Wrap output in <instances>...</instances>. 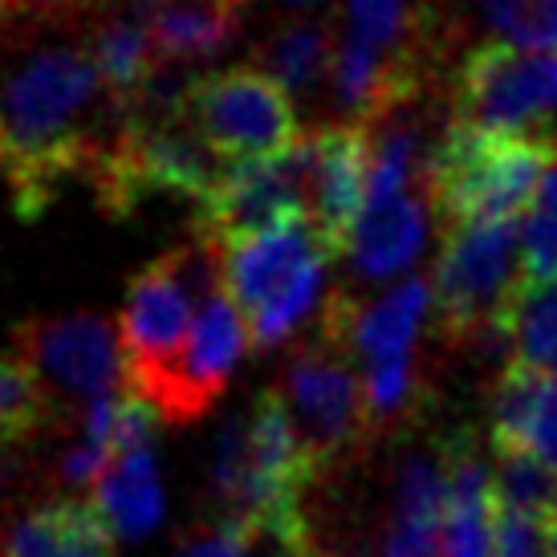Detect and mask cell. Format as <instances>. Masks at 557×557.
Instances as JSON below:
<instances>
[{
	"mask_svg": "<svg viewBox=\"0 0 557 557\" xmlns=\"http://www.w3.org/2000/svg\"><path fill=\"white\" fill-rule=\"evenodd\" d=\"M512 46L557 53V0H529L525 16L512 33Z\"/></svg>",
	"mask_w": 557,
	"mask_h": 557,
	"instance_id": "32",
	"label": "cell"
},
{
	"mask_svg": "<svg viewBox=\"0 0 557 557\" xmlns=\"http://www.w3.org/2000/svg\"><path fill=\"white\" fill-rule=\"evenodd\" d=\"M285 403L294 411L313 472L346 465L374 440L367 374L355 371L342 346L330 338L301 346L285 367Z\"/></svg>",
	"mask_w": 557,
	"mask_h": 557,
	"instance_id": "10",
	"label": "cell"
},
{
	"mask_svg": "<svg viewBox=\"0 0 557 557\" xmlns=\"http://www.w3.org/2000/svg\"><path fill=\"white\" fill-rule=\"evenodd\" d=\"M289 4H310V0H289Z\"/></svg>",
	"mask_w": 557,
	"mask_h": 557,
	"instance_id": "34",
	"label": "cell"
},
{
	"mask_svg": "<svg viewBox=\"0 0 557 557\" xmlns=\"http://www.w3.org/2000/svg\"><path fill=\"white\" fill-rule=\"evenodd\" d=\"M517 220L472 224L444 233L432 277L435 334L448 346H472L484 334L505 338L509 313L525 289Z\"/></svg>",
	"mask_w": 557,
	"mask_h": 557,
	"instance_id": "7",
	"label": "cell"
},
{
	"mask_svg": "<svg viewBox=\"0 0 557 557\" xmlns=\"http://www.w3.org/2000/svg\"><path fill=\"white\" fill-rule=\"evenodd\" d=\"M143 21L151 29L156 53L163 65L203 62L236 37L240 25V4L228 0H196V4H175V0H139Z\"/></svg>",
	"mask_w": 557,
	"mask_h": 557,
	"instance_id": "20",
	"label": "cell"
},
{
	"mask_svg": "<svg viewBox=\"0 0 557 557\" xmlns=\"http://www.w3.org/2000/svg\"><path fill=\"white\" fill-rule=\"evenodd\" d=\"M423 236H428V212H423L416 187L395 191V196H371L355 236H350L358 277L387 281L403 273L419 257Z\"/></svg>",
	"mask_w": 557,
	"mask_h": 557,
	"instance_id": "18",
	"label": "cell"
},
{
	"mask_svg": "<svg viewBox=\"0 0 557 557\" xmlns=\"http://www.w3.org/2000/svg\"><path fill=\"white\" fill-rule=\"evenodd\" d=\"M58 403L49 399L46 379L21 355H0V456L29 448L49 428H58Z\"/></svg>",
	"mask_w": 557,
	"mask_h": 557,
	"instance_id": "23",
	"label": "cell"
},
{
	"mask_svg": "<svg viewBox=\"0 0 557 557\" xmlns=\"http://www.w3.org/2000/svg\"><path fill=\"white\" fill-rule=\"evenodd\" d=\"M557 114V53L484 41L451 74V123L533 135Z\"/></svg>",
	"mask_w": 557,
	"mask_h": 557,
	"instance_id": "9",
	"label": "cell"
},
{
	"mask_svg": "<svg viewBox=\"0 0 557 557\" xmlns=\"http://www.w3.org/2000/svg\"><path fill=\"white\" fill-rule=\"evenodd\" d=\"M448 509H444V557H493L496 488L472 440L460 435L444 448Z\"/></svg>",
	"mask_w": 557,
	"mask_h": 557,
	"instance_id": "19",
	"label": "cell"
},
{
	"mask_svg": "<svg viewBox=\"0 0 557 557\" xmlns=\"http://www.w3.org/2000/svg\"><path fill=\"white\" fill-rule=\"evenodd\" d=\"M334 58H338V37L322 21L289 25L264 46L269 74L297 98H313L322 90V82L334 74Z\"/></svg>",
	"mask_w": 557,
	"mask_h": 557,
	"instance_id": "24",
	"label": "cell"
},
{
	"mask_svg": "<svg viewBox=\"0 0 557 557\" xmlns=\"http://www.w3.org/2000/svg\"><path fill=\"white\" fill-rule=\"evenodd\" d=\"M350 9V29L355 37L387 53H419L423 58V29H419V9L407 0H346Z\"/></svg>",
	"mask_w": 557,
	"mask_h": 557,
	"instance_id": "27",
	"label": "cell"
},
{
	"mask_svg": "<svg viewBox=\"0 0 557 557\" xmlns=\"http://www.w3.org/2000/svg\"><path fill=\"white\" fill-rule=\"evenodd\" d=\"M114 525L98 500H46L13 517L0 533V557H114Z\"/></svg>",
	"mask_w": 557,
	"mask_h": 557,
	"instance_id": "17",
	"label": "cell"
},
{
	"mask_svg": "<svg viewBox=\"0 0 557 557\" xmlns=\"http://www.w3.org/2000/svg\"><path fill=\"white\" fill-rule=\"evenodd\" d=\"M248 549H252V529L216 521V525L200 529L191 542H184L180 557H248Z\"/></svg>",
	"mask_w": 557,
	"mask_h": 557,
	"instance_id": "31",
	"label": "cell"
},
{
	"mask_svg": "<svg viewBox=\"0 0 557 557\" xmlns=\"http://www.w3.org/2000/svg\"><path fill=\"white\" fill-rule=\"evenodd\" d=\"M557 163L554 135H496L448 123L428 156V191L435 220L451 228L521 220Z\"/></svg>",
	"mask_w": 557,
	"mask_h": 557,
	"instance_id": "2",
	"label": "cell"
},
{
	"mask_svg": "<svg viewBox=\"0 0 557 557\" xmlns=\"http://www.w3.org/2000/svg\"><path fill=\"white\" fill-rule=\"evenodd\" d=\"M367 399H371L374 435H383L387 428L411 423L419 416L423 399H428L416 355L391 358V362H371L367 367Z\"/></svg>",
	"mask_w": 557,
	"mask_h": 557,
	"instance_id": "26",
	"label": "cell"
},
{
	"mask_svg": "<svg viewBox=\"0 0 557 557\" xmlns=\"http://www.w3.org/2000/svg\"><path fill=\"white\" fill-rule=\"evenodd\" d=\"M180 114L224 163L269 159L301 143L294 98L261 65H233L187 82Z\"/></svg>",
	"mask_w": 557,
	"mask_h": 557,
	"instance_id": "8",
	"label": "cell"
},
{
	"mask_svg": "<svg viewBox=\"0 0 557 557\" xmlns=\"http://www.w3.org/2000/svg\"><path fill=\"white\" fill-rule=\"evenodd\" d=\"M248 346H252L248 322L245 313L236 310L228 289L224 285L208 289L200 297V310H196L187 355L180 362L175 379H171V387L163 391V399L156 403V411L168 423H196L200 416H208L212 403L224 395L236 362H240Z\"/></svg>",
	"mask_w": 557,
	"mask_h": 557,
	"instance_id": "13",
	"label": "cell"
},
{
	"mask_svg": "<svg viewBox=\"0 0 557 557\" xmlns=\"http://www.w3.org/2000/svg\"><path fill=\"white\" fill-rule=\"evenodd\" d=\"M521 277L525 285L557 281V163L549 168L537 200L529 208L525 233H521Z\"/></svg>",
	"mask_w": 557,
	"mask_h": 557,
	"instance_id": "29",
	"label": "cell"
},
{
	"mask_svg": "<svg viewBox=\"0 0 557 557\" xmlns=\"http://www.w3.org/2000/svg\"><path fill=\"white\" fill-rule=\"evenodd\" d=\"M228 4H245V0H228Z\"/></svg>",
	"mask_w": 557,
	"mask_h": 557,
	"instance_id": "35",
	"label": "cell"
},
{
	"mask_svg": "<svg viewBox=\"0 0 557 557\" xmlns=\"http://www.w3.org/2000/svg\"><path fill=\"white\" fill-rule=\"evenodd\" d=\"M212 257L220 285L245 313L252 346L269 350L289 338L318 306L325 261H334V248L325 245L310 216H294L269 233L212 248Z\"/></svg>",
	"mask_w": 557,
	"mask_h": 557,
	"instance_id": "4",
	"label": "cell"
},
{
	"mask_svg": "<svg viewBox=\"0 0 557 557\" xmlns=\"http://www.w3.org/2000/svg\"><path fill=\"white\" fill-rule=\"evenodd\" d=\"M294 216H310V147H306V135L297 147L281 151V156L224 168L216 187L200 200L196 233H200V245L224 248L245 240V236L269 233Z\"/></svg>",
	"mask_w": 557,
	"mask_h": 557,
	"instance_id": "11",
	"label": "cell"
},
{
	"mask_svg": "<svg viewBox=\"0 0 557 557\" xmlns=\"http://www.w3.org/2000/svg\"><path fill=\"white\" fill-rule=\"evenodd\" d=\"M94 493H98V509L107 512V521L119 537H126V542L147 537L163 517V488H159L151 444H135V448L119 451L107 476L94 484Z\"/></svg>",
	"mask_w": 557,
	"mask_h": 557,
	"instance_id": "22",
	"label": "cell"
},
{
	"mask_svg": "<svg viewBox=\"0 0 557 557\" xmlns=\"http://www.w3.org/2000/svg\"><path fill=\"white\" fill-rule=\"evenodd\" d=\"M313 472L294 411L281 391H261L245 416L224 423L212 456V496L220 500V521L264 529L301 512V493Z\"/></svg>",
	"mask_w": 557,
	"mask_h": 557,
	"instance_id": "3",
	"label": "cell"
},
{
	"mask_svg": "<svg viewBox=\"0 0 557 557\" xmlns=\"http://www.w3.org/2000/svg\"><path fill=\"white\" fill-rule=\"evenodd\" d=\"M16 355L33 371L65 387L74 399H107L131 387L123 338L98 313H62V318H29L16 325Z\"/></svg>",
	"mask_w": 557,
	"mask_h": 557,
	"instance_id": "12",
	"label": "cell"
},
{
	"mask_svg": "<svg viewBox=\"0 0 557 557\" xmlns=\"http://www.w3.org/2000/svg\"><path fill=\"white\" fill-rule=\"evenodd\" d=\"M310 147V220L334 257L350 252L367 191H371L374 135L362 123H330L306 135Z\"/></svg>",
	"mask_w": 557,
	"mask_h": 557,
	"instance_id": "14",
	"label": "cell"
},
{
	"mask_svg": "<svg viewBox=\"0 0 557 557\" xmlns=\"http://www.w3.org/2000/svg\"><path fill=\"white\" fill-rule=\"evenodd\" d=\"M493 451H533L557 468V374L509 362L488 395Z\"/></svg>",
	"mask_w": 557,
	"mask_h": 557,
	"instance_id": "16",
	"label": "cell"
},
{
	"mask_svg": "<svg viewBox=\"0 0 557 557\" xmlns=\"http://www.w3.org/2000/svg\"><path fill=\"white\" fill-rule=\"evenodd\" d=\"M493 557H557V512H533L496 500Z\"/></svg>",
	"mask_w": 557,
	"mask_h": 557,
	"instance_id": "30",
	"label": "cell"
},
{
	"mask_svg": "<svg viewBox=\"0 0 557 557\" xmlns=\"http://www.w3.org/2000/svg\"><path fill=\"white\" fill-rule=\"evenodd\" d=\"M493 488L500 505L557 512V468L533 451H496Z\"/></svg>",
	"mask_w": 557,
	"mask_h": 557,
	"instance_id": "28",
	"label": "cell"
},
{
	"mask_svg": "<svg viewBox=\"0 0 557 557\" xmlns=\"http://www.w3.org/2000/svg\"><path fill=\"white\" fill-rule=\"evenodd\" d=\"M98 200L110 216H131L151 196L200 203L224 175V159L196 135L180 107L126 114L90 168Z\"/></svg>",
	"mask_w": 557,
	"mask_h": 557,
	"instance_id": "6",
	"label": "cell"
},
{
	"mask_svg": "<svg viewBox=\"0 0 557 557\" xmlns=\"http://www.w3.org/2000/svg\"><path fill=\"white\" fill-rule=\"evenodd\" d=\"M220 285V269L212 248H171L163 257L139 269L126 285V306L119 318V338H123L126 374L131 391L156 407L171 379L187 355V334H191V301Z\"/></svg>",
	"mask_w": 557,
	"mask_h": 557,
	"instance_id": "5",
	"label": "cell"
},
{
	"mask_svg": "<svg viewBox=\"0 0 557 557\" xmlns=\"http://www.w3.org/2000/svg\"><path fill=\"white\" fill-rule=\"evenodd\" d=\"M505 338L512 342V362L557 374V281L521 289L505 325Z\"/></svg>",
	"mask_w": 557,
	"mask_h": 557,
	"instance_id": "25",
	"label": "cell"
},
{
	"mask_svg": "<svg viewBox=\"0 0 557 557\" xmlns=\"http://www.w3.org/2000/svg\"><path fill=\"white\" fill-rule=\"evenodd\" d=\"M90 53L94 62H98L102 82H107L114 110L135 114L147 102L151 86L159 82V53L143 13L102 21L90 37Z\"/></svg>",
	"mask_w": 557,
	"mask_h": 557,
	"instance_id": "21",
	"label": "cell"
},
{
	"mask_svg": "<svg viewBox=\"0 0 557 557\" xmlns=\"http://www.w3.org/2000/svg\"><path fill=\"white\" fill-rule=\"evenodd\" d=\"M428 310H432V285L423 277H407L379 297L334 294L322 318V338L342 346L346 355H358L367 367L407 358Z\"/></svg>",
	"mask_w": 557,
	"mask_h": 557,
	"instance_id": "15",
	"label": "cell"
},
{
	"mask_svg": "<svg viewBox=\"0 0 557 557\" xmlns=\"http://www.w3.org/2000/svg\"><path fill=\"white\" fill-rule=\"evenodd\" d=\"M13 9H16V0H0V21L13 13Z\"/></svg>",
	"mask_w": 557,
	"mask_h": 557,
	"instance_id": "33",
	"label": "cell"
},
{
	"mask_svg": "<svg viewBox=\"0 0 557 557\" xmlns=\"http://www.w3.org/2000/svg\"><path fill=\"white\" fill-rule=\"evenodd\" d=\"M107 82L90 46H46L0 74V184L21 216H41L58 187L90 171Z\"/></svg>",
	"mask_w": 557,
	"mask_h": 557,
	"instance_id": "1",
	"label": "cell"
}]
</instances>
